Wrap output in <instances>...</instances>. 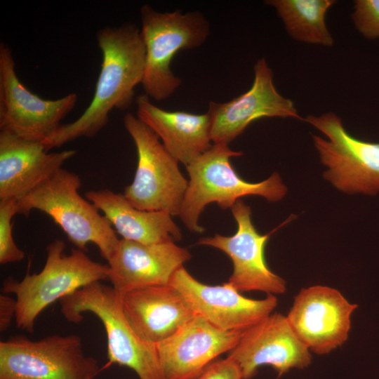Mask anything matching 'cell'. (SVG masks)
Listing matches in <instances>:
<instances>
[{"instance_id": "obj_22", "label": "cell", "mask_w": 379, "mask_h": 379, "mask_svg": "<svg viewBox=\"0 0 379 379\" xmlns=\"http://www.w3.org/2000/svg\"><path fill=\"white\" fill-rule=\"evenodd\" d=\"M289 35L294 39L331 46L333 39L326 27V15L333 0H270Z\"/></svg>"}, {"instance_id": "obj_16", "label": "cell", "mask_w": 379, "mask_h": 379, "mask_svg": "<svg viewBox=\"0 0 379 379\" xmlns=\"http://www.w3.org/2000/svg\"><path fill=\"white\" fill-rule=\"evenodd\" d=\"M244 331H226L195 315L177 332L155 344L166 379H191L237 345Z\"/></svg>"}, {"instance_id": "obj_1", "label": "cell", "mask_w": 379, "mask_h": 379, "mask_svg": "<svg viewBox=\"0 0 379 379\" xmlns=\"http://www.w3.org/2000/svg\"><path fill=\"white\" fill-rule=\"evenodd\" d=\"M96 38L102 60L92 100L77 119L60 125L42 142L46 151L95 136L106 126L113 109L129 107L135 86L142 84L145 48L140 29L132 24L107 27L98 32Z\"/></svg>"}, {"instance_id": "obj_11", "label": "cell", "mask_w": 379, "mask_h": 379, "mask_svg": "<svg viewBox=\"0 0 379 379\" xmlns=\"http://www.w3.org/2000/svg\"><path fill=\"white\" fill-rule=\"evenodd\" d=\"M231 211L237 224L234 235L215 234L199 239L197 244L219 249L230 258L233 271L227 283L239 292L260 291L274 295L284 293L286 281L270 269L265 257L266 244L275 230L260 234L252 222L250 206L241 200Z\"/></svg>"}, {"instance_id": "obj_18", "label": "cell", "mask_w": 379, "mask_h": 379, "mask_svg": "<svg viewBox=\"0 0 379 379\" xmlns=\"http://www.w3.org/2000/svg\"><path fill=\"white\" fill-rule=\"evenodd\" d=\"M75 154L73 149L48 153L42 142L0 131V200L20 199Z\"/></svg>"}, {"instance_id": "obj_23", "label": "cell", "mask_w": 379, "mask_h": 379, "mask_svg": "<svg viewBox=\"0 0 379 379\" xmlns=\"http://www.w3.org/2000/svg\"><path fill=\"white\" fill-rule=\"evenodd\" d=\"M18 199L0 200V263L21 261L25 253L13 237L11 220L17 214Z\"/></svg>"}, {"instance_id": "obj_26", "label": "cell", "mask_w": 379, "mask_h": 379, "mask_svg": "<svg viewBox=\"0 0 379 379\" xmlns=\"http://www.w3.org/2000/svg\"><path fill=\"white\" fill-rule=\"evenodd\" d=\"M16 300L6 295L0 296V330L6 331L15 319Z\"/></svg>"}, {"instance_id": "obj_9", "label": "cell", "mask_w": 379, "mask_h": 379, "mask_svg": "<svg viewBox=\"0 0 379 379\" xmlns=\"http://www.w3.org/2000/svg\"><path fill=\"white\" fill-rule=\"evenodd\" d=\"M305 120L328 139L312 135L321 161L328 167L324 178L345 193L376 194L379 191V143L351 135L333 112L308 115Z\"/></svg>"}, {"instance_id": "obj_25", "label": "cell", "mask_w": 379, "mask_h": 379, "mask_svg": "<svg viewBox=\"0 0 379 379\" xmlns=\"http://www.w3.org/2000/svg\"><path fill=\"white\" fill-rule=\"evenodd\" d=\"M191 379H243L241 371L232 359L215 360Z\"/></svg>"}, {"instance_id": "obj_20", "label": "cell", "mask_w": 379, "mask_h": 379, "mask_svg": "<svg viewBox=\"0 0 379 379\" xmlns=\"http://www.w3.org/2000/svg\"><path fill=\"white\" fill-rule=\"evenodd\" d=\"M137 117L162 140V144L178 162L189 165L209 149L212 140L208 114H196L164 110L145 95L135 100Z\"/></svg>"}, {"instance_id": "obj_14", "label": "cell", "mask_w": 379, "mask_h": 379, "mask_svg": "<svg viewBox=\"0 0 379 379\" xmlns=\"http://www.w3.org/2000/svg\"><path fill=\"white\" fill-rule=\"evenodd\" d=\"M227 357L239 366L243 379L254 377L262 366H270L281 375L293 368H305L312 361L310 350L286 316L278 312L245 330Z\"/></svg>"}, {"instance_id": "obj_21", "label": "cell", "mask_w": 379, "mask_h": 379, "mask_svg": "<svg viewBox=\"0 0 379 379\" xmlns=\"http://www.w3.org/2000/svg\"><path fill=\"white\" fill-rule=\"evenodd\" d=\"M85 197L104 213L124 239L151 244L182 239L180 228L167 212L136 208L124 194L107 189L88 191Z\"/></svg>"}, {"instance_id": "obj_4", "label": "cell", "mask_w": 379, "mask_h": 379, "mask_svg": "<svg viewBox=\"0 0 379 379\" xmlns=\"http://www.w3.org/2000/svg\"><path fill=\"white\" fill-rule=\"evenodd\" d=\"M80 178L62 168L18 200L17 213L27 216L36 209L49 215L78 249L94 244L107 261L119 239L99 210L79 193Z\"/></svg>"}, {"instance_id": "obj_15", "label": "cell", "mask_w": 379, "mask_h": 379, "mask_svg": "<svg viewBox=\"0 0 379 379\" xmlns=\"http://www.w3.org/2000/svg\"><path fill=\"white\" fill-rule=\"evenodd\" d=\"M207 113L214 144H229L260 118L302 119L293 102L276 89L273 72L265 58L259 59L254 65V80L248 91L226 102H210Z\"/></svg>"}, {"instance_id": "obj_19", "label": "cell", "mask_w": 379, "mask_h": 379, "mask_svg": "<svg viewBox=\"0 0 379 379\" xmlns=\"http://www.w3.org/2000/svg\"><path fill=\"white\" fill-rule=\"evenodd\" d=\"M121 296L130 326L140 338L153 345L173 335L196 315L170 284L132 290Z\"/></svg>"}, {"instance_id": "obj_10", "label": "cell", "mask_w": 379, "mask_h": 379, "mask_svg": "<svg viewBox=\"0 0 379 379\" xmlns=\"http://www.w3.org/2000/svg\"><path fill=\"white\" fill-rule=\"evenodd\" d=\"M71 93L56 100H44L29 91L19 80L11 48L0 44V131L20 138L44 142L61 125L76 106Z\"/></svg>"}, {"instance_id": "obj_17", "label": "cell", "mask_w": 379, "mask_h": 379, "mask_svg": "<svg viewBox=\"0 0 379 379\" xmlns=\"http://www.w3.org/2000/svg\"><path fill=\"white\" fill-rule=\"evenodd\" d=\"M191 257L187 248L173 241L147 244L121 239L107 260L108 279L120 295L141 288L168 285L175 272Z\"/></svg>"}, {"instance_id": "obj_12", "label": "cell", "mask_w": 379, "mask_h": 379, "mask_svg": "<svg viewBox=\"0 0 379 379\" xmlns=\"http://www.w3.org/2000/svg\"><path fill=\"white\" fill-rule=\"evenodd\" d=\"M357 307L338 290L315 285L299 291L286 316L310 352L322 355L347 341L351 317Z\"/></svg>"}, {"instance_id": "obj_7", "label": "cell", "mask_w": 379, "mask_h": 379, "mask_svg": "<svg viewBox=\"0 0 379 379\" xmlns=\"http://www.w3.org/2000/svg\"><path fill=\"white\" fill-rule=\"evenodd\" d=\"M124 124L134 141L138 156L134 179L124 190L125 198L140 210L179 215L188 180L182 175L178 161L137 117L127 113Z\"/></svg>"}, {"instance_id": "obj_5", "label": "cell", "mask_w": 379, "mask_h": 379, "mask_svg": "<svg viewBox=\"0 0 379 379\" xmlns=\"http://www.w3.org/2000/svg\"><path fill=\"white\" fill-rule=\"evenodd\" d=\"M60 304L68 321L81 322L86 312L101 321L107 340V366L128 367L139 379H166L155 345L142 340L130 326L121 296L112 286L93 282L63 298Z\"/></svg>"}, {"instance_id": "obj_13", "label": "cell", "mask_w": 379, "mask_h": 379, "mask_svg": "<svg viewBox=\"0 0 379 379\" xmlns=\"http://www.w3.org/2000/svg\"><path fill=\"white\" fill-rule=\"evenodd\" d=\"M182 295L196 315L226 331H245L272 313L277 306L274 295L263 299L248 298L227 282L208 285L193 277L184 266L169 284Z\"/></svg>"}, {"instance_id": "obj_2", "label": "cell", "mask_w": 379, "mask_h": 379, "mask_svg": "<svg viewBox=\"0 0 379 379\" xmlns=\"http://www.w3.org/2000/svg\"><path fill=\"white\" fill-rule=\"evenodd\" d=\"M242 154L232 150L228 144H213L186 166L190 180L178 216L190 231H205L199 220L205 207L211 203L227 209L246 196H260L274 202L286 195L287 188L277 172L260 182H247L240 177L230 158Z\"/></svg>"}, {"instance_id": "obj_3", "label": "cell", "mask_w": 379, "mask_h": 379, "mask_svg": "<svg viewBox=\"0 0 379 379\" xmlns=\"http://www.w3.org/2000/svg\"><path fill=\"white\" fill-rule=\"evenodd\" d=\"M65 242L55 239L46 246V260L36 274L27 273L20 281H4V293H13L16 300L17 326L34 331L36 319L47 307L76 291L96 281L108 279L109 266L92 260L84 251L72 249L64 253Z\"/></svg>"}, {"instance_id": "obj_6", "label": "cell", "mask_w": 379, "mask_h": 379, "mask_svg": "<svg viewBox=\"0 0 379 379\" xmlns=\"http://www.w3.org/2000/svg\"><path fill=\"white\" fill-rule=\"evenodd\" d=\"M140 15L145 48L142 88L149 98L164 100L182 83L170 67L174 55L201 46L209 34L210 25L199 11L161 13L148 4L141 7Z\"/></svg>"}, {"instance_id": "obj_8", "label": "cell", "mask_w": 379, "mask_h": 379, "mask_svg": "<svg viewBox=\"0 0 379 379\" xmlns=\"http://www.w3.org/2000/svg\"><path fill=\"white\" fill-rule=\"evenodd\" d=\"M102 370L77 335H15L0 343V379H95Z\"/></svg>"}, {"instance_id": "obj_24", "label": "cell", "mask_w": 379, "mask_h": 379, "mask_svg": "<svg viewBox=\"0 0 379 379\" xmlns=\"http://www.w3.org/2000/svg\"><path fill=\"white\" fill-rule=\"evenodd\" d=\"M352 20L357 29L366 38L379 37V0H357Z\"/></svg>"}]
</instances>
